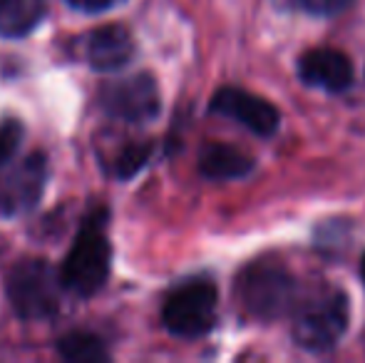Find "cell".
<instances>
[{"instance_id":"cell-12","label":"cell","mask_w":365,"mask_h":363,"mask_svg":"<svg viewBox=\"0 0 365 363\" xmlns=\"http://www.w3.org/2000/svg\"><path fill=\"white\" fill-rule=\"evenodd\" d=\"M48 13L45 0H0V35L25 38Z\"/></svg>"},{"instance_id":"cell-6","label":"cell","mask_w":365,"mask_h":363,"mask_svg":"<svg viewBox=\"0 0 365 363\" xmlns=\"http://www.w3.org/2000/svg\"><path fill=\"white\" fill-rule=\"evenodd\" d=\"M100 102L107 115L115 117V120L130 122V125L152 122L162 110L157 80L147 73H137L125 80L110 83L102 90Z\"/></svg>"},{"instance_id":"cell-11","label":"cell","mask_w":365,"mask_h":363,"mask_svg":"<svg viewBox=\"0 0 365 363\" xmlns=\"http://www.w3.org/2000/svg\"><path fill=\"white\" fill-rule=\"evenodd\" d=\"M254 157H249L239 147L224 145V142H212L199 155V172L212 182L244 180L254 172Z\"/></svg>"},{"instance_id":"cell-2","label":"cell","mask_w":365,"mask_h":363,"mask_svg":"<svg viewBox=\"0 0 365 363\" xmlns=\"http://www.w3.org/2000/svg\"><path fill=\"white\" fill-rule=\"evenodd\" d=\"M293 341L301 349L323 354L343 339L348 329V296L336 286H323L293 306Z\"/></svg>"},{"instance_id":"cell-13","label":"cell","mask_w":365,"mask_h":363,"mask_svg":"<svg viewBox=\"0 0 365 363\" xmlns=\"http://www.w3.org/2000/svg\"><path fill=\"white\" fill-rule=\"evenodd\" d=\"M58 351L65 361L73 363H102L110 361L107 354V346L100 336L90 334V331H73V334H65L58 341Z\"/></svg>"},{"instance_id":"cell-16","label":"cell","mask_w":365,"mask_h":363,"mask_svg":"<svg viewBox=\"0 0 365 363\" xmlns=\"http://www.w3.org/2000/svg\"><path fill=\"white\" fill-rule=\"evenodd\" d=\"M353 0H293L296 8H301L308 15H318V18H331L338 15L351 5Z\"/></svg>"},{"instance_id":"cell-3","label":"cell","mask_w":365,"mask_h":363,"mask_svg":"<svg viewBox=\"0 0 365 363\" xmlns=\"http://www.w3.org/2000/svg\"><path fill=\"white\" fill-rule=\"evenodd\" d=\"M239 301L254 319L276 321L293 311L298 301L296 279L281 264L254 262L239 274L236 281Z\"/></svg>"},{"instance_id":"cell-17","label":"cell","mask_w":365,"mask_h":363,"mask_svg":"<svg viewBox=\"0 0 365 363\" xmlns=\"http://www.w3.org/2000/svg\"><path fill=\"white\" fill-rule=\"evenodd\" d=\"M75 10H82V13H102V10H110L115 5H120L122 0H68Z\"/></svg>"},{"instance_id":"cell-10","label":"cell","mask_w":365,"mask_h":363,"mask_svg":"<svg viewBox=\"0 0 365 363\" xmlns=\"http://www.w3.org/2000/svg\"><path fill=\"white\" fill-rule=\"evenodd\" d=\"M298 78L308 88L343 92L353 85V63L341 50L316 48L301 55V60H298Z\"/></svg>"},{"instance_id":"cell-4","label":"cell","mask_w":365,"mask_h":363,"mask_svg":"<svg viewBox=\"0 0 365 363\" xmlns=\"http://www.w3.org/2000/svg\"><path fill=\"white\" fill-rule=\"evenodd\" d=\"M8 296L15 314L25 321L50 319L63 304V281L43 259H25L8 276Z\"/></svg>"},{"instance_id":"cell-1","label":"cell","mask_w":365,"mask_h":363,"mask_svg":"<svg viewBox=\"0 0 365 363\" xmlns=\"http://www.w3.org/2000/svg\"><path fill=\"white\" fill-rule=\"evenodd\" d=\"M112 247L107 237V209H95L85 217L73 247L60 269L63 289L77 296H95L110 276Z\"/></svg>"},{"instance_id":"cell-18","label":"cell","mask_w":365,"mask_h":363,"mask_svg":"<svg viewBox=\"0 0 365 363\" xmlns=\"http://www.w3.org/2000/svg\"><path fill=\"white\" fill-rule=\"evenodd\" d=\"M361 276H363V284H365V254H363V262H361Z\"/></svg>"},{"instance_id":"cell-15","label":"cell","mask_w":365,"mask_h":363,"mask_svg":"<svg viewBox=\"0 0 365 363\" xmlns=\"http://www.w3.org/2000/svg\"><path fill=\"white\" fill-rule=\"evenodd\" d=\"M20 140H23V127H20L18 120L0 122V167L10 162V157L18 150Z\"/></svg>"},{"instance_id":"cell-7","label":"cell","mask_w":365,"mask_h":363,"mask_svg":"<svg viewBox=\"0 0 365 363\" xmlns=\"http://www.w3.org/2000/svg\"><path fill=\"white\" fill-rule=\"evenodd\" d=\"M209 110L214 115L229 117V120L239 122L249 132L259 137H274L281 125V112L274 102L264 100V97L246 92L241 88H219L214 92Z\"/></svg>"},{"instance_id":"cell-9","label":"cell","mask_w":365,"mask_h":363,"mask_svg":"<svg viewBox=\"0 0 365 363\" xmlns=\"http://www.w3.org/2000/svg\"><path fill=\"white\" fill-rule=\"evenodd\" d=\"M135 53V38L125 25L112 23L92 30L82 38V58L92 70H100V73L122 70L132 63Z\"/></svg>"},{"instance_id":"cell-5","label":"cell","mask_w":365,"mask_h":363,"mask_svg":"<svg viewBox=\"0 0 365 363\" xmlns=\"http://www.w3.org/2000/svg\"><path fill=\"white\" fill-rule=\"evenodd\" d=\"M219 291L209 279H189L167 296L162 321L177 339H199L217 326Z\"/></svg>"},{"instance_id":"cell-8","label":"cell","mask_w":365,"mask_h":363,"mask_svg":"<svg viewBox=\"0 0 365 363\" xmlns=\"http://www.w3.org/2000/svg\"><path fill=\"white\" fill-rule=\"evenodd\" d=\"M48 182V157L33 152L0 175V214L15 217L38 204Z\"/></svg>"},{"instance_id":"cell-14","label":"cell","mask_w":365,"mask_h":363,"mask_svg":"<svg viewBox=\"0 0 365 363\" xmlns=\"http://www.w3.org/2000/svg\"><path fill=\"white\" fill-rule=\"evenodd\" d=\"M154 155L152 142H132L120 152V157L115 160V177L117 180H132L135 175H140L142 170L149 165Z\"/></svg>"}]
</instances>
